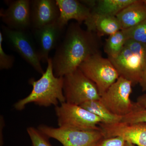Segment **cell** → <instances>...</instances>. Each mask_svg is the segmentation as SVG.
I'll return each mask as SVG.
<instances>
[{"mask_svg": "<svg viewBox=\"0 0 146 146\" xmlns=\"http://www.w3.org/2000/svg\"><path fill=\"white\" fill-rule=\"evenodd\" d=\"M96 33L83 29L78 23L69 25L56 48L52 59L57 77L72 72L93 55L99 52V41Z\"/></svg>", "mask_w": 146, "mask_h": 146, "instance_id": "1", "label": "cell"}, {"mask_svg": "<svg viewBox=\"0 0 146 146\" xmlns=\"http://www.w3.org/2000/svg\"><path fill=\"white\" fill-rule=\"evenodd\" d=\"M63 77L54 76L53 70L52 59L50 58L47 62L46 71L38 80H30L29 83L33 89L27 96L20 100L14 105V108L21 111L27 105L33 103L39 106L47 107L55 106L65 102L63 93Z\"/></svg>", "mask_w": 146, "mask_h": 146, "instance_id": "2", "label": "cell"}, {"mask_svg": "<svg viewBox=\"0 0 146 146\" xmlns=\"http://www.w3.org/2000/svg\"><path fill=\"white\" fill-rule=\"evenodd\" d=\"M58 127L82 131L99 130L101 119L80 106L65 102L55 108Z\"/></svg>", "mask_w": 146, "mask_h": 146, "instance_id": "3", "label": "cell"}, {"mask_svg": "<svg viewBox=\"0 0 146 146\" xmlns=\"http://www.w3.org/2000/svg\"><path fill=\"white\" fill-rule=\"evenodd\" d=\"M1 29L4 41L9 46L18 53L37 72L43 74L44 71L32 35L28 31L15 30L4 25L1 26Z\"/></svg>", "mask_w": 146, "mask_h": 146, "instance_id": "4", "label": "cell"}, {"mask_svg": "<svg viewBox=\"0 0 146 146\" xmlns=\"http://www.w3.org/2000/svg\"><path fill=\"white\" fill-rule=\"evenodd\" d=\"M63 78V93L66 102L80 106L100 98L96 84L79 68Z\"/></svg>", "mask_w": 146, "mask_h": 146, "instance_id": "5", "label": "cell"}, {"mask_svg": "<svg viewBox=\"0 0 146 146\" xmlns=\"http://www.w3.org/2000/svg\"><path fill=\"white\" fill-rule=\"evenodd\" d=\"M78 68L96 84L100 96L120 77L111 61L100 53L89 57Z\"/></svg>", "mask_w": 146, "mask_h": 146, "instance_id": "6", "label": "cell"}, {"mask_svg": "<svg viewBox=\"0 0 146 146\" xmlns=\"http://www.w3.org/2000/svg\"><path fill=\"white\" fill-rule=\"evenodd\" d=\"M132 84L120 76L115 83L101 96L100 101L114 115L123 117L133 110L134 103L130 98Z\"/></svg>", "mask_w": 146, "mask_h": 146, "instance_id": "7", "label": "cell"}, {"mask_svg": "<svg viewBox=\"0 0 146 146\" xmlns=\"http://www.w3.org/2000/svg\"><path fill=\"white\" fill-rule=\"evenodd\" d=\"M38 129L48 138H52L63 146H94L104 137L101 129L82 131L63 129L40 125Z\"/></svg>", "mask_w": 146, "mask_h": 146, "instance_id": "8", "label": "cell"}, {"mask_svg": "<svg viewBox=\"0 0 146 146\" xmlns=\"http://www.w3.org/2000/svg\"><path fill=\"white\" fill-rule=\"evenodd\" d=\"M31 1H5L8 7L5 9L1 8L0 11V17L5 25L15 30L28 31L31 29Z\"/></svg>", "mask_w": 146, "mask_h": 146, "instance_id": "9", "label": "cell"}, {"mask_svg": "<svg viewBox=\"0 0 146 146\" xmlns=\"http://www.w3.org/2000/svg\"><path fill=\"white\" fill-rule=\"evenodd\" d=\"M65 28L57 21L40 28L32 30L33 36L41 62L47 63L50 53L56 48L60 43L65 33Z\"/></svg>", "mask_w": 146, "mask_h": 146, "instance_id": "10", "label": "cell"}, {"mask_svg": "<svg viewBox=\"0 0 146 146\" xmlns=\"http://www.w3.org/2000/svg\"><path fill=\"white\" fill-rule=\"evenodd\" d=\"M104 137H120L126 142L138 146H146V123L119 122L99 124Z\"/></svg>", "mask_w": 146, "mask_h": 146, "instance_id": "11", "label": "cell"}, {"mask_svg": "<svg viewBox=\"0 0 146 146\" xmlns=\"http://www.w3.org/2000/svg\"><path fill=\"white\" fill-rule=\"evenodd\" d=\"M108 59L119 76L130 81L133 86L139 83L146 68V62L140 56L124 46L117 57Z\"/></svg>", "mask_w": 146, "mask_h": 146, "instance_id": "12", "label": "cell"}, {"mask_svg": "<svg viewBox=\"0 0 146 146\" xmlns=\"http://www.w3.org/2000/svg\"><path fill=\"white\" fill-rule=\"evenodd\" d=\"M60 11L56 1L32 0L31 20L32 30L40 28L56 22Z\"/></svg>", "mask_w": 146, "mask_h": 146, "instance_id": "13", "label": "cell"}, {"mask_svg": "<svg viewBox=\"0 0 146 146\" xmlns=\"http://www.w3.org/2000/svg\"><path fill=\"white\" fill-rule=\"evenodd\" d=\"M60 15L57 20L60 25L66 27L69 21L72 20L76 21L81 25L89 18L91 9L82 3L76 0H56Z\"/></svg>", "mask_w": 146, "mask_h": 146, "instance_id": "14", "label": "cell"}, {"mask_svg": "<svg viewBox=\"0 0 146 146\" xmlns=\"http://www.w3.org/2000/svg\"><path fill=\"white\" fill-rule=\"evenodd\" d=\"M87 30L96 33L98 36H109L121 30L116 16H106L91 11L89 18L84 22Z\"/></svg>", "mask_w": 146, "mask_h": 146, "instance_id": "15", "label": "cell"}, {"mask_svg": "<svg viewBox=\"0 0 146 146\" xmlns=\"http://www.w3.org/2000/svg\"><path fill=\"white\" fill-rule=\"evenodd\" d=\"M121 30L130 28L146 19V0H135L116 16Z\"/></svg>", "mask_w": 146, "mask_h": 146, "instance_id": "16", "label": "cell"}, {"mask_svg": "<svg viewBox=\"0 0 146 146\" xmlns=\"http://www.w3.org/2000/svg\"><path fill=\"white\" fill-rule=\"evenodd\" d=\"M135 0H100L91 9L94 13L106 16H116Z\"/></svg>", "mask_w": 146, "mask_h": 146, "instance_id": "17", "label": "cell"}, {"mask_svg": "<svg viewBox=\"0 0 146 146\" xmlns=\"http://www.w3.org/2000/svg\"><path fill=\"white\" fill-rule=\"evenodd\" d=\"M89 112L98 116L102 123L110 124L121 121L123 117L114 115L110 112L99 100L89 101L80 105Z\"/></svg>", "mask_w": 146, "mask_h": 146, "instance_id": "18", "label": "cell"}, {"mask_svg": "<svg viewBox=\"0 0 146 146\" xmlns=\"http://www.w3.org/2000/svg\"><path fill=\"white\" fill-rule=\"evenodd\" d=\"M127 37L122 30L110 35L106 40L104 46L105 52L109 59L117 57L122 50Z\"/></svg>", "mask_w": 146, "mask_h": 146, "instance_id": "19", "label": "cell"}, {"mask_svg": "<svg viewBox=\"0 0 146 146\" xmlns=\"http://www.w3.org/2000/svg\"><path fill=\"white\" fill-rule=\"evenodd\" d=\"M122 30L127 39H133L146 44V19L135 26Z\"/></svg>", "mask_w": 146, "mask_h": 146, "instance_id": "20", "label": "cell"}, {"mask_svg": "<svg viewBox=\"0 0 146 146\" xmlns=\"http://www.w3.org/2000/svg\"><path fill=\"white\" fill-rule=\"evenodd\" d=\"M121 122L129 123H146V108L141 107L134 103L133 110L123 117Z\"/></svg>", "mask_w": 146, "mask_h": 146, "instance_id": "21", "label": "cell"}, {"mask_svg": "<svg viewBox=\"0 0 146 146\" xmlns=\"http://www.w3.org/2000/svg\"><path fill=\"white\" fill-rule=\"evenodd\" d=\"M27 132L31 141L32 146H52L49 138L38 129L30 127L27 128Z\"/></svg>", "mask_w": 146, "mask_h": 146, "instance_id": "22", "label": "cell"}, {"mask_svg": "<svg viewBox=\"0 0 146 146\" xmlns=\"http://www.w3.org/2000/svg\"><path fill=\"white\" fill-rule=\"evenodd\" d=\"M3 41L2 33L0 31V70H9L13 67L15 58L13 55L7 54L5 52L3 47Z\"/></svg>", "mask_w": 146, "mask_h": 146, "instance_id": "23", "label": "cell"}, {"mask_svg": "<svg viewBox=\"0 0 146 146\" xmlns=\"http://www.w3.org/2000/svg\"><path fill=\"white\" fill-rule=\"evenodd\" d=\"M125 46L140 56L146 63V44L133 39H128L126 42Z\"/></svg>", "mask_w": 146, "mask_h": 146, "instance_id": "24", "label": "cell"}, {"mask_svg": "<svg viewBox=\"0 0 146 146\" xmlns=\"http://www.w3.org/2000/svg\"><path fill=\"white\" fill-rule=\"evenodd\" d=\"M125 141L120 137H104L94 146H124Z\"/></svg>", "mask_w": 146, "mask_h": 146, "instance_id": "25", "label": "cell"}, {"mask_svg": "<svg viewBox=\"0 0 146 146\" xmlns=\"http://www.w3.org/2000/svg\"><path fill=\"white\" fill-rule=\"evenodd\" d=\"M136 103L141 107L146 108V94L139 96L137 98Z\"/></svg>", "mask_w": 146, "mask_h": 146, "instance_id": "26", "label": "cell"}, {"mask_svg": "<svg viewBox=\"0 0 146 146\" xmlns=\"http://www.w3.org/2000/svg\"><path fill=\"white\" fill-rule=\"evenodd\" d=\"M0 146H3V127L5 125V122L4 119L2 116H1V119H0Z\"/></svg>", "mask_w": 146, "mask_h": 146, "instance_id": "27", "label": "cell"}, {"mask_svg": "<svg viewBox=\"0 0 146 146\" xmlns=\"http://www.w3.org/2000/svg\"><path fill=\"white\" fill-rule=\"evenodd\" d=\"M139 84L141 86L142 91H146V68Z\"/></svg>", "mask_w": 146, "mask_h": 146, "instance_id": "28", "label": "cell"}, {"mask_svg": "<svg viewBox=\"0 0 146 146\" xmlns=\"http://www.w3.org/2000/svg\"><path fill=\"white\" fill-rule=\"evenodd\" d=\"M124 146H135L134 144L129 143V142H125Z\"/></svg>", "mask_w": 146, "mask_h": 146, "instance_id": "29", "label": "cell"}]
</instances>
